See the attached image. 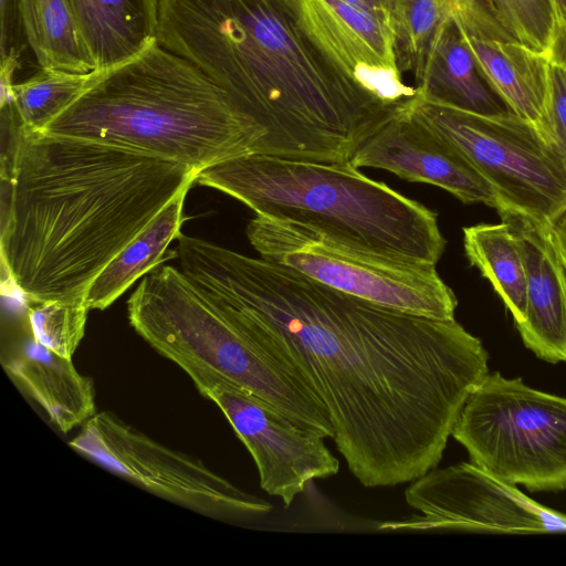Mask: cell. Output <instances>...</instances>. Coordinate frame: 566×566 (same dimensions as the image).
<instances>
[{
    "mask_svg": "<svg viewBox=\"0 0 566 566\" xmlns=\"http://www.w3.org/2000/svg\"><path fill=\"white\" fill-rule=\"evenodd\" d=\"M555 242L566 270V209L551 223Z\"/></svg>",
    "mask_w": 566,
    "mask_h": 566,
    "instance_id": "cell-30",
    "label": "cell"
},
{
    "mask_svg": "<svg viewBox=\"0 0 566 566\" xmlns=\"http://www.w3.org/2000/svg\"><path fill=\"white\" fill-rule=\"evenodd\" d=\"M389 22L396 34L403 21L408 0H344Z\"/></svg>",
    "mask_w": 566,
    "mask_h": 566,
    "instance_id": "cell-29",
    "label": "cell"
},
{
    "mask_svg": "<svg viewBox=\"0 0 566 566\" xmlns=\"http://www.w3.org/2000/svg\"><path fill=\"white\" fill-rule=\"evenodd\" d=\"M42 133L137 151L197 174L258 154L265 135L231 94L157 39L135 57L93 71L82 94Z\"/></svg>",
    "mask_w": 566,
    "mask_h": 566,
    "instance_id": "cell-4",
    "label": "cell"
},
{
    "mask_svg": "<svg viewBox=\"0 0 566 566\" xmlns=\"http://www.w3.org/2000/svg\"><path fill=\"white\" fill-rule=\"evenodd\" d=\"M521 249L526 318L516 328L526 348L551 364L566 363V270L551 224L513 210L497 211Z\"/></svg>",
    "mask_w": 566,
    "mask_h": 566,
    "instance_id": "cell-15",
    "label": "cell"
},
{
    "mask_svg": "<svg viewBox=\"0 0 566 566\" xmlns=\"http://www.w3.org/2000/svg\"><path fill=\"white\" fill-rule=\"evenodd\" d=\"M294 3L306 35L352 83L390 105L416 94L402 80L397 34L389 22L344 0Z\"/></svg>",
    "mask_w": 566,
    "mask_h": 566,
    "instance_id": "cell-13",
    "label": "cell"
},
{
    "mask_svg": "<svg viewBox=\"0 0 566 566\" xmlns=\"http://www.w3.org/2000/svg\"><path fill=\"white\" fill-rule=\"evenodd\" d=\"M553 54L566 65V24L562 25L559 36L553 49Z\"/></svg>",
    "mask_w": 566,
    "mask_h": 566,
    "instance_id": "cell-31",
    "label": "cell"
},
{
    "mask_svg": "<svg viewBox=\"0 0 566 566\" xmlns=\"http://www.w3.org/2000/svg\"><path fill=\"white\" fill-rule=\"evenodd\" d=\"M260 258L364 301L434 319H453V291L436 265L391 260L338 244L303 226L256 216L245 230Z\"/></svg>",
    "mask_w": 566,
    "mask_h": 566,
    "instance_id": "cell-9",
    "label": "cell"
},
{
    "mask_svg": "<svg viewBox=\"0 0 566 566\" xmlns=\"http://www.w3.org/2000/svg\"><path fill=\"white\" fill-rule=\"evenodd\" d=\"M190 186L177 193L97 275L84 297L91 310H105L114 303L142 275L159 265L169 243L181 233L186 218L182 214L186 195Z\"/></svg>",
    "mask_w": 566,
    "mask_h": 566,
    "instance_id": "cell-20",
    "label": "cell"
},
{
    "mask_svg": "<svg viewBox=\"0 0 566 566\" xmlns=\"http://www.w3.org/2000/svg\"><path fill=\"white\" fill-rule=\"evenodd\" d=\"M461 30L488 80L511 112L533 123L541 132L552 54L535 51L516 40L481 36Z\"/></svg>",
    "mask_w": 566,
    "mask_h": 566,
    "instance_id": "cell-19",
    "label": "cell"
},
{
    "mask_svg": "<svg viewBox=\"0 0 566 566\" xmlns=\"http://www.w3.org/2000/svg\"><path fill=\"white\" fill-rule=\"evenodd\" d=\"M451 436L470 462L531 492L566 490V398L489 374L467 399Z\"/></svg>",
    "mask_w": 566,
    "mask_h": 566,
    "instance_id": "cell-7",
    "label": "cell"
},
{
    "mask_svg": "<svg viewBox=\"0 0 566 566\" xmlns=\"http://www.w3.org/2000/svg\"><path fill=\"white\" fill-rule=\"evenodd\" d=\"M177 242L180 270L321 400L364 486L437 468L463 405L490 374L478 337L454 318L390 310L196 237Z\"/></svg>",
    "mask_w": 566,
    "mask_h": 566,
    "instance_id": "cell-1",
    "label": "cell"
},
{
    "mask_svg": "<svg viewBox=\"0 0 566 566\" xmlns=\"http://www.w3.org/2000/svg\"><path fill=\"white\" fill-rule=\"evenodd\" d=\"M406 104L491 184L496 211L513 209L551 224L566 209V158L533 123L512 112L480 115L461 111L417 92Z\"/></svg>",
    "mask_w": 566,
    "mask_h": 566,
    "instance_id": "cell-8",
    "label": "cell"
},
{
    "mask_svg": "<svg viewBox=\"0 0 566 566\" xmlns=\"http://www.w3.org/2000/svg\"><path fill=\"white\" fill-rule=\"evenodd\" d=\"M555 4L563 24H566V0H552Z\"/></svg>",
    "mask_w": 566,
    "mask_h": 566,
    "instance_id": "cell-32",
    "label": "cell"
},
{
    "mask_svg": "<svg viewBox=\"0 0 566 566\" xmlns=\"http://www.w3.org/2000/svg\"><path fill=\"white\" fill-rule=\"evenodd\" d=\"M1 261L31 304L84 302L107 264L197 172L96 142L22 130L1 111Z\"/></svg>",
    "mask_w": 566,
    "mask_h": 566,
    "instance_id": "cell-2",
    "label": "cell"
},
{
    "mask_svg": "<svg viewBox=\"0 0 566 566\" xmlns=\"http://www.w3.org/2000/svg\"><path fill=\"white\" fill-rule=\"evenodd\" d=\"M88 311L81 301H49L28 306L27 317L40 344L72 358L84 337Z\"/></svg>",
    "mask_w": 566,
    "mask_h": 566,
    "instance_id": "cell-26",
    "label": "cell"
},
{
    "mask_svg": "<svg viewBox=\"0 0 566 566\" xmlns=\"http://www.w3.org/2000/svg\"><path fill=\"white\" fill-rule=\"evenodd\" d=\"M127 314L135 332L186 374L223 378L304 428L333 438L329 415L310 387L181 270L157 265L146 273L127 301Z\"/></svg>",
    "mask_w": 566,
    "mask_h": 566,
    "instance_id": "cell-6",
    "label": "cell"
},
{
    "mask_svg": "<svg viewBox=\"0 0 566 566\" xmlns=\"http://www.w3.org/2000/svg\"><path fill=\"white\" fill-rule=\"evenodd\" d=\"M196 182L238 199L259 217L296 223L382 258L436 265L444 251L432 210L349 163L249 154L201 170Z\"/></svg>",
    "mask_w": 566,
    "mask_h": 566,
    "instance_id": "cell-5",
    "label": "cell"
},
{
    "mask_svg": "<svg viewBox=\"0 0 566 566\" xmlns=\"http://www.w3.org/2000/svg\"><path fill=\"white\" fill-rule=\"evenodd\" d=\"M28 45L41 69L95 70L66 0H19Z\"/></svg>",
    "mask_w": 566,
    "mask_h": 566,
    "instance_id": "cell-23",
    "label": "cell"
},
{
    "mask_svg": "<svg viewBox=\"0 0 566 566\" xmlns=\"http://www.w3.org/2000/svg\"><path fill=\"white\" fill-rule=\"evenodd\" d=\"M199 392L223 412L258 468L260 486L287 507L314 479L335 475L339 461L324 438L279 409L218 376L187 373Z\"/></svg>",
    "mask_w": 566,
    "mask_h": 566,
    "instance_id": "cell-12",
    "label": "cell"
},
{
    "mask_svg": "<svg viewBox=\"0 0 566 566\" xmlns=\"http://www.w3.org/2000/svg\"><path fill=\"white\" fill-rule=\"evenodd\" d=\"M416 83L417 93L433 103L480 115L511 112L484 74L454 17L431 40Z\"/></svg>",
    "mask_w": 566,
    "mask_h": 566,
    "instance_id": "cell-17",
    "label": "cell"
},
{
    "mask_svg": "<svg viewBox=\"0 0 566 566\" xmlns=\"http://www.w3.org/2000/svg\"><path fill=\"white\" fill-rule=\"evenodd\" d=\"M504 30L522 44L547 54L563 22L552 0H483Z\"/></svg>",
    "mask_w": 566,
    "mask_h": 566,
    "instance_id": "cell-25",
    "label": "cell"
},
{
    "mask_svg": "<svg viewBox=\"0 0 566 566\" xmlns=\"http://www.w3.org/2000/svg\"><path fill=\"white\" fill-rule=\"evenodd\" d=\"M157 41L226 90L263 129L258 154L350 163L399 105L342 75L294 0H159Z\"/></svg>",
    "mask_w": 566,
    "mask_h": 566,
    "instance_id": "cell-3",
    "label": "cell"
},
{
    "mask_svg": "<svg viewBox=\"0 0 566 566\" xmlns=\"http://www.w3.org/2000/svg\"><path fill=\"white\" fill-rule=\"evenodd\" d=\"M90 73L41 69L21 83H14L13 109L19 127L42 133L86 88Z\"/></svg>",
    "mask_w": 566,
    "mask_h": 566,
    "instance_id": "cell-24",
    "label": "cell"
},
{
    "mask_svg": "<svg viewBox=\"0 0 566 566\" xmlns=\"http://www.w3.org/2000/svg\"><path fill=\"white\" fill-rule=\"evenodd\" d=\"M70 447L134 484L212 518L242 522L271 512L201 460L170 449L109 411L92 416Z\"/></svg>",
    "mask_w": 566,
    "mask_h": 566,
    "instance_id": "cell-10",
    "label": "cell"
},
{
    "mask_svg": "<svg viewBox=\"0 0 566 566\" xmlns=\"http://www.w3.org/2000/svg\"><path fill=\"white\" fill-rule=\"evenodd\" d=\"M405 499L421 514L382 522L378 530L566 534V514L534 501L472 462L430 470L411 481Z\"/></svg>",
    "mask_w": 566,
    "mask_h": 566,
    "instance_id": "cell-11",
    "label": "cell"
},
{
    "mask_svg": "<svg viewBox=\"0 0 566 566\" xmlns=\"http://www.w3.org/2000/svg\"><path fill=\"white\" fill-rule=\"evenodd\" d=\"M460 17L462 23L495 36H511L483 0H408L397 33L400 69L412 70L420 78L429 44L444 22Z\"/></svg>",
    "mask_w": 566,
    "mask_h": 566,
    "instance_id": "cell-22",
    "label": "cell"
},
{
    "mask_svg": "<svg viewBox=\"0 0 566 566\" xmlns=\"http://www.w3.org/2000/svg\"><path fill=\"white\" fill-rule=\"evenodd\" d=\"M95 70L142 53L157 39L159 0H66Z\"/></svg>",
    "mask_w": 566,
    "mask_h": 566,
    "instance_id": "cell-18",
    "label": "cell"
},
{
    "mask_svg": "<svg viewBox=\"0 0 566 566\" xmlns=\"http://www.w3.org/2000/svg\"><path fill=\"white\" fill-rule=\"evenodd\" d=\"M407 101L359 147L349 164L385 169L411 182L438 186L464 203L496 209L491 184L450 142L417 119Z\"/></svg>",
    "mask_w": 566,
    "mask_h": 566,
    "instance_id": "cell-14",
    "label": "cell"
},
{
    "mask_svg": "<svg viewBox=\"0 0 566 566\" xmlns=\"http://www.w3.org/2000/svg\"><path fill=\"white\" fill-rule=\"evenodd\" d=\"M1 361L10 378L45 410L62 432L84 424L96 413L92 378L80 374L72 358L40 344L28 321L2 353Z\"/></svg>",
    "mask_w": 566,
    "mask_h": 566,
    "instance_id": "cell-16",
    "label": "cell"
},
{
    "mask_svg": "<svg viewBox=\"0 0 566 566\" xmlns=\"http://www.w3.org/2000/svg\"><path fill=\"white\" fill-rule=\"evenodd\" d=\"M463 247L471 265L490 281L515 325L526 318V271L516 238L507 223L463 228Z\"/></svg>",
    "mask_w": 566,
    "mask_h": 566,
    "instance_id": "cell-21",
    "label": "cell"
},
{
    "mask_svg": "<svg viewBox=\"0 0 566 566\" xmlns=\"http://www.w3.org/2000/svg\"><path fill=\"white\" fill-rule=\"evenodd\" d=\"M544 137L566 158V65L552 54Z\"/></svg>",
    "mask_w": 566,
    "mask_h": 566,
    "instance_id": "cell-27",
    "label": "cell"
},
{
    "mask_svg": "<svg viewBox=\"0 0 566 566\" xmlns=\"http://www.w3.org/2000/svg\"><path fill=\"white\" fill-rule=\"evenodd\" d=\"M0 60H20L21 53L28 42L20 12L19 0H0Z\"/></svg>",
    "mask_w": 566,
    "mask_h": 566,
    "instance_id": "cell-28",
    "label": "cell"
}]
</instances>
